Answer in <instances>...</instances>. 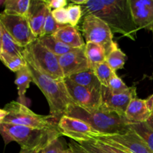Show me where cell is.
<instances>
[{
  "label": "cell",
  "mask_w": 153,
  "mask_h": 153,
  "mask_svg": "<svg viewBox=\"0 0 153 153\" xmlns=\"http://www.w3.org/2000/svg\"><path fill=\"white\" fill-rule=\"evenodd\" d=\"M59 153H74L73 152L70 148H68V149H63L61 150H60Z\"/></svg>",
  "instance_id": "obj_42"
},
{
  "label": "cell",
  "mask_w": 153,
  "mask_h": 153,
  "mask_svg": "<svg viewBox=\"0 0 153 153\" xmlns=\"http://www.w3.org/2000/svg\"><path fill=\"white\" fill-rule=\"evenodd\" d=\"M101 108L113 111L122 117H125L126 111L133 99L137 97L135 87H129L122 94H114L108 87H101Z\"/></svg>",
  "instance_id": "obj_11"
},
{
  "label": "cell",
  "mask_w": 153,
  "mask_h": 153,
  "mask_svg": "<svg viewBox=\"0 0 153 153\" xmlns=\"http://www.w3.org/2000/svg\"><path fill=\"white\" fill-rule=\"evenodd\" d=\"M69 148H70L74 153H88L79 143L74 140L69 143Z\"/></svg>",
  "instance_id": "obj_36"
},
{
  "label": "cell",
  "mask_w": 153,
  "mask_h": 153,
  "mask_svg": "<svg viewBox=\"0 0 153 153\" xmlns=\"http://www.w3.org/2000/svg\"><path fill=\"white\" fill-rule=\"evenodd\" d=\"M24 58L43 74L56 80L64 79L58 56L43 46L37 39L25 47Z\"/></svg>",
  "instance_id": "obj_6"
},
{
  "label": "cell",
  "mask_w": 153,
  "mask_h": 153,
  "mask_svg": "<svg viewBox=\"0 0 153 153\" xmlns=\"http://www.w3.org/2000/svg\"><path fill=\"white\" fill-rule=\"evenodd\" d=\"M151 114H152L148 108L146 100L136 97L130 102L127 107L125 117L132 123H146Z\"/></svg>",
  "instance_id": "obj_16"
},
{
  "label": "cell",
  "mask_w": 153,
  "mask_h": 153,
  "mask_svg": "<svg viewBox=\"0 0 153 153\" xmlns=\"http://www.w3.org/2000/svg\"><path fill=\"white\" fill-rule=\"evenodd\" d=\"M82 6V16L92 14L104 21L113 33L135 40L139 31L131 16L128 0H73Z\"/></svg>",
  "instance_id": "obj_1"
},
{
  "label": "cell",
  "mask_w": 153,
  "mask_h": 153,
  "mask_svg": "<svg viewBox=\"0 0 153 153\" xmlns=\"http://www.w3.org/2000/svg\"><path fill=\"white\" fill-rule=\"evenodd\" d=\"M108 88L111 91V92L114 94H119L125 92L128 89L129 87L127 86L123 81L117 75L116 73H114L109 82V85Z\"/></svg>",
  "instance_id": "obj_30"
},
{
  "label": "cell",
  "mask_w": 153,
  "mask_h": 153,
  "mask_svg": "<svg viewBox=\"0 0 153 153\" xmlns=\"http://www.w3.org/2000/svg\"><path fill=\"white\" fill-rule=\"evenodd\" d=\"M27 67L32 76L33 82L40 88L47 100L50 115L59 121L65 115L69 105L74 103L66 88L64 79H52L28 63H27Z\"/></svg>",
  "instance_id": "obj_4"
},
{
  "label": "cell",
  "mask_w": 153,
  "mask_h": 153,
  "mask_svg": "<svg viewBox=\"0 0 153 153\" xmlns=\"http://www.w3.org/2000/svg\"><path fill=\"white\" fill-rule=\"evenodd\" d=\"M49 10L50 9L45 0H31L27 19L31 31L37 38L41 37L46 16Z\"/></svg>",
  "instance_id": "obj_15"
},
{
  "label": "cell",
  "mask_w": 153,
  "mask_h": 153,
  "mask_svg": "<svg viewBox=\"0 0 153 153\" xmlns=\"http://www.w3.org/2000/svg\"><path fill=\"white\" fill-rule=\"evenodd\" d=\"M58 129L62 135L67 136L77 143L94 140L101 134L82 120L67 115L59 120Z\"/></svg>",
  "instance_id": "obj_9"
},
{
  "label": "cell",
  "mask_w": 153,
  "mask_h": 153,
  "mask_svg": "<svg viewBox=\"0 0 153 153\" xmlns=\"http://www.w3.org/2000/svg\"><path fill=\"white\" fill-rule=\"evenodd\" d=\"M31 0H7L4 1L5 13L26 16L29 10Z\"/></svg>",
  "instance_id": "obj_23"
},
{
  "label": "cell",
  "mask_w": 153,
  "mask_h": 153,
  "mask_svg": "<svg viewBox=\"0 0 153 153\" xmlns=\"http://www.w3.org/2000/svg\"><path fill=\"white\" fill-rule=\"evenodd\" d=\"M7 113L4 109H1L0 108V124L3 122L4 119L5 118V117L7 116Z\"/></svg>",
  "instance_id": "obj_39"
},
{
  "label": "cell",
  "mask_w": 153,
  "mask_h": 153,
  "mask_svg": "<svg viewBox=\"0 0 153 153\" xmlns=\"http://www.w3.org/2000/svg\"><path fill=\"white\" fill-rule=\"evenodd\" d=\"M2 37H3V27L0 22V55L2 52Z\"/></svg>",
  "instance_id": "obj_38"
},
{
  "label": "cell",
  "mask_w": 153,
  "mask_h": 153,
  "mask_svg": "<svg viewBox=\"0 0 153 153\" xmlns=\"http://www.w3.org/2000/svg\"><path fill=\"white\" fill-rule=\"evenodd\" d=\"M19 153H43V149L40 151H26L21 149Z\"/></svg>",
  "instance_id": "obj_41"
},
{
  "label": "cell",
  "mask_w": 153,
  "mask_h": 153,
  "mask_svg": "<svg viewBox=\"0 0 153 153\" xmlns=\"http://www.w3.org/2000/svg\"><path fill=\"white\" fill-rule=\"evenodd\" d=\"M37 40L43 46H45L46 49H49L50 52H52L57 56L65 55L76 49V48H72L61 43L59 40H57L53 35L43 36L40 38H37Z\"/></svg>",
  "instance_id": "obj_20"
},
{
  "label": "cell",
  "mask_w": 153,
  "mask_h": 153,
  "mask_svg": "<svg viewBox=\"0 0 153 153\" xmlns=\"http://www.w3.org/2000/svg\"><path fill=\"white\" fill-rule=\"evenodd\" d=\"M58 59L64 78L90 70L85 54V45L82 47L76 48L65 55L58 56Z\"/></svg>",
  "instance_id": "obj_13"
},
{
  "label": "cell",
  "mask_w": 153,
  "mask_h": 153,
  "mask_svg": "<svg viewBox=\"0 0 153 153\" xmlns=\"http://www.w3.org/2000/svg\"><path fill=\"white\" fill-rule=\"evenodd\" d=\"M88 153H108L100 147L94 140H88L79 143Z\"/></svg>",
  "instance_id": "obj_33"
},
{
  "label": "cell",
  "mask_w": 153,
  "mask_h": 153,
  "mask_svg": "<svg viewBox=\"0 0 153 153\" xmlns=\"http://www.w3.org/2000/svg\"><path fill=\"white\" fill-rule=\"evenodd\" d=\"M52 15L57 23L61 25H69V18L67 13V8L61 7V8L55 9L52 10Z\"/></svg>",
  "instance_id": "obj_31"
},
{
  "label": "cell",
  "mask_w": 153,
  "mask_h": 153,
  "mask_svg": "<svg viewBox=\"0 0 153 153\" xmlns=\"http://www.w3.org/2000/svg\"><path fill=\"white\" fill-rule=\"evenodd\" d=\"M62 26H64V25H61L58 23H57V22L55 20V19H54L52 15V10H49L47 13V16H46L41 37L47 35H52Z\"/></svg>",
  "instance_id": "obj_28"
},
{
  "label": "cell",
  "mask_w": 153,
  "mask_h": 153,
  "mask_svg": "<svg viewBox=\"0 0 153 153\" xmlns=\"http://www.w3.org/2000/svg\"><path fill=\"white\" fill-rule=\"evenodd\" d=\"M126 61V55L118 47L117 43L115 45L112 50L108 54L105 60L111 69L115 73L118 70L123 68Z\"/></svg>",
  "instance_id": "obj_24"
},
{
  "label": "cell",
  "mask_w": 153,
  "mask_h": 153,
  "mask_svg": "<svg viewBox=\"0 0 153 153\" xmlns=\"http://www.w3.org/2000/svg\"><path fill=\"white\" fill-rule=\"evenodd\" d=\"M64 83L73 102L89 109H97L101 107V90H90L64 78Z\"/></svg>",
  "instance_id": "obj_12"
},
{
  "label": "cell",
  "mask_w": 153,
  "mask_h": 153,
  "mask_svg": "<svg viewBox=\"0 0 153 153\" xmlns=\"http://www.w3.org/2000/svg\"><path fill=\"white\" fill-rule=\"evenodd\" d=\"M82 30L86 43L91 42L102 46L106 56L117 44L113 40V32L110 27L94 15L88 14L83 16Z\"/></svg>",
  "instance_id": "obj_7"
},
{
  "label": "cell",
  "mask_w": 153,
  "mask_h": 153,
  "mask_svg": "<svg viewBox=\"0 0 153 153\" xmlns=\"http://www.w3.org/2000/svg\"><path fill=\"white\" fill-rule=\"evenodd\" d=\"M3 27V26H2ZM24 51L25 47H22L18 44L11 36L3 28V37H2V52L12 55L24 58Z\"/></svg>",
  "instance_id": "obj_22"
},
{
  "label": "cell",
  "mask_w": 153,
  "mask_h": 153,
  "mask_svg": "<svg viewBox=\"0 0 153 153\" xmlns=\"http://www.w3.org/2000/svg\"><path fill=\"white\" fill-rule=\"evenodd\" d=\"M0 60L9 70L14 73H16L27 65L26 61L22 57L12 56L3 52L0 55Z\"/></svg>",
  "instance_id": "obj_25"
},
{
  "label": "cell",
  "mask_w": 153,
  "mask_h": 153,
  "mask_svg": "<svg viewBox=\"0 0 153 153\" xmlns=\"http://www.w3.org/2000/svg\"><path fill=\"white\" fill-rule=\"evenodd\" d=\"M146 105H147L148 108H149V110L150 111L151 114H153V94L146 99Z\"/></svg>",
  "instance_id": "obj_37"
},
{
  "label": "cell",
  "mask_w": 153,
  "mask_h": 153,
  "mask_svg": "<svg viewBox=\"0 0 153 153\" xmlns=\"http://www.w3.org/2000/svg\"><path fill=\"white\" fill-rule=\"evenodd\" d=\"M146 125L149 127L150 129H152L153 131V114H151V116L149 117V119L147 120V121L146 122Z\"/></svg>",
  "instance_id": "obj_40"
},
{
  "label": "cell",
  "mask_w": 153,
  "mask_h": 153,
  "mask_svg": "<svg viewBox=\"0 0 153 153\" xmlns=\"http://www.w3.org/2000/svg\"><path fill=\"white\" fill-rule=\"evenodd\" d=\"M66 78L70 79L72 82L77 85L85 87L90 90H98V91L101 90V83L97 79L94 70H91V69L81 72V73L71 75L69 77Z\"/></svg>",
  "instance_id": "obj_18"
},
{
  "label": "cell",
  "mask_w": 153,
  "mask_h": 153,
  "mask_svg": "<svg viewBox=\"0 0 153 153\" xmlns=\"http://www.w3.org/2000/svg\"><path fill=\"white\" fill-rule=\"evenodd\" d=\"M94 140L119 146L131 153H153L144 140L132 129L125 134H101Z\"/></svg>",
  "instance_id": "obj_10"
},
{
  "label": "cell",
  "mask_w": 153,
  "mask_h": 153,
  "mask_svg": "<svg viewBox=\"0 0 153 153\" xmlns=\"http://www.w3.org/2000/svg\"><path fill=\"white\" fill-rule=\"evenodd\" d=\"M58 40L72 48H80L85 45L76 27L64 25L52 34Z\"/></svg>",
  "instance_id": "obj_17"
},
{
  "label": "cell",
  "mask_w": 153,
  "mask_h": 153,
  "mask_svg": "<svg viewBox=\"0 0 153 153\" xmlns=\"http://www.w3.org/2000/svg\"><path fill=\"white\" fill-rule=\"evenodd\" d=\"M131 129L144 140L151 150L153 152V131L149 128L146 123H131Z\"/></svg>",
  "instance_id": "obj_27"
},
{
  "label": "cell",
  "mask_w": 153,
  "mask_h": 153,
  "mask_svg": "<svg viewBox=\"0 0 153 153\" xmlns=\"http://www.w3.org/2000/svg\"><path fill=\"white\" fill-rule=\"evenodd\" d=\"M65 115L82 120L102 134H125L131 130L132 123L125 117L101 108L89 109L71 103L67 107Z\"/></svg>",
  "instance_id": "obj_2"
},
{
  "label": "cell",
  "mask_w": 153,
  "mask_h": 153,
  "mask_svg": "<svg viewBox=\"0 0 153 153\" xmlns=\"http://www.w3.org/2000/svg\"><path fill=\"white\" fill-rule=\"evenodd\" d=\"M27 63V62H26ZM16 79H15V84L17 87L18 95H19V102L24 104L25 101V95L27 90L29 88L30 83L33 82L32 76L31 73L28 70L27 65L21 69L18 72H16Z\"/></svg>",
  "instance_id": "obj_21"
},
{
  "label": "cell",
  "mask_w": 153,
  "mask_h": 153,
  "mask_svg": "<svg viewBox=\"0 0 153 153\" xmlns=\"http://www.w3.org/2000/svg\"><path fill=\"white\" fill-rule=\"evenodd\" d=\"M50 10L64 7L67 4V0H45Z\"/></svg>",
  "instance_id": "obj_35"
},
{
  "label": "cell",
  "mask_w": 153,
  "mask_h": 153,
  "mask_svg": "<svg viewBox=\"0 0 153 153\" xmlns=\"http://www.w3.org/2000/svg\"><path fill=\"white\" fill-rule=\"evenodd\" d=\"M94 72L101 83L102 86L105 87H108L109 82H110L113 74L115 73L111 69L106 61L98 64L94 69Z\"/></svg>",
  "instance_id": "obj_26"
},
{
  "label": "cell",
  "mask_w": 153,
  "mask_h": 153,
  "mask_svg": "<svg viewBox=\"0 0 153 153\" xmlns=\"http://www.w3.org/2000/svg\"><path fill=\"white\" fill-rule=\"evenodd\" d=\"M0 22L12 38L22 47H26L37 40L31 31L26 16L0 13Z\"/></svg>",
  "instance_id": "obj_8"
},
{
  "label": "cell",
  "mask_w": 153,
  "mask_h": 153,
  "mask_svg": "<svg viewBox=\"0 0 153 153\" xmlns=\"http://www.w3.org/2000/svg\"><path fill=\"white\" fill-rule=\"evenodd\" d=\"M136 28L153 31V0H128Z\"/></svg>",
  "instance_id": "obj_14"
},
{
  "label": "cell",
  "mask_w": 153,
  "mask_h": 153,
  "mask_svg": "<svg viewBox=\"0 0 153 153\" xmlns=\"http://www.w3.org/2000/svg\"><path fill=\"white\" fill-rule=\"evenodd\" d=\"M4 109L7 113L2 122L4 123L24 126L40 129H58L59 121L53 117L35 114L19 102H10L4 106Z\"/></svg>",
  "instance_id": "obj_5"
},
{
  "label": "cell",
  "mask_w": 153,
  "mask_h": 153,
  "mask_svg": "<svg viewBox=\"0 0 153 153\" xmlns=\"http://www.w3.org/2000/svg\"><path fill=\"white\" fill-rule=\"evenodd\" d=\"M94 140L95 143H97L101 149H102L103 150H105L108 153H131L130 152H128V150H126V149L120 147V146H119L111 144V143H105V142L99 141V140Z\"/></svg>",
  "instance_id": "obj_32"
},
{
  "label": "cell",
  "mask_w": 153,
  "mask_h": 153,
  "mask_svg": "<svg viewBox=\"0 0 153 153\" xmlns=\"http://www.w3.org/2000/svg\"><path fill=\"white\" fill-rule=\"evenodd\" d=\"M0 134L5 145L15 141L21 149L26 151L43 150L51 142L62 136L58 129H40L4 123L0 124Z\"/></svg>",
  "instance_id": "obj_3"
},
{
  "label": "cell",
  "mask_w": 153,
  "mask_h": 153,
  "mask_svg": "<svg viewBox=\"0 0 153 153\" xmlns=\"http://www.w3.org/2000/svg\"><path fill=\"white\" fill-rule=\"evenodd\" d=\"M69 18V25L76 27L82 16V6L76 4H70L67 7Z\"/></svg>",
  "instance_id": "obj_29"
},
{
  "label": "cell",
  "mask_w": 153,
  "mask_h": 153,
  "mask_svg": "<svg viewBox=\"0 0 153 153\" xmlns=\"http://www.w3.org/2000/svg\"><path fill=\"white\" fill-rule=\"evenodd\" d=\"M85 54L88 58L90 69H94L98 64L104 62L106 60V53L103 47L95 43L88 42L85 43Z\"/></svg>",
  "instance_id": "obj_19"
},
{
  "label": "cell",
  "mask_w": 153,
  "mask_h": 153,
  "mask_svg": "<svg viewBox=\"0 0 153 153\" xmlns=\"http://www.w3.org/2000/svg\"><path fill=\"white\" fill-rule=\"evenodd\" d=\"M64 149L61 142L59 140V138H57L51 142L44 149L43 153H59L60 150Z\"/></svg>",
  "instance_id": "obj_34"
}]
</instances>
